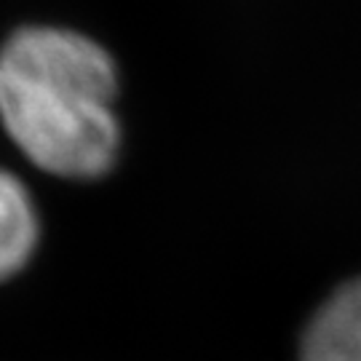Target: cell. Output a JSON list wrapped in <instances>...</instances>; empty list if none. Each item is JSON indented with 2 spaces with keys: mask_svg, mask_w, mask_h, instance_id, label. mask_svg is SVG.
Listing matches in <instances>:
<instances>
[{
  "mask_svg": "<svg viewBox=\"0 0 361 361\" xmlns=\"http://www.w3.org/2000/svg\"><path fill=\"white\" fill-rule=\"evenodd\" d=\"M116 65L99 43L56 27L19 30L0 51V118L35 164L89 180L113 166Z\"/></svg>",
  "mask_w": 361,
  "mask_h": 361,
  "instance_id": "obj_1",
  "label": "cell"
},
{
  "mask_svg": "<svg viewBox=\"0 0 361 361\" xmlns=\"http://www.w3.org/2000/svg\"><path fill=\"white\" fill-rule=\"evenodd\" d=\"M302 361H361V279L337 289L313 316Z\"/></svg>",
  "mask_w": 361,
  "mask_h": 361,
  "instance_id": "obj_2",
  "label": "cell"
},
{
  "mask_svg": "<svg viewBox=\"0 0 361 361\" xmlns=\"http://www.w3.org/2000/svg\"><path fill=\"white\" fill-rule=\"evenodd\" d=\"M38 244V214L25 185L0 169V281L25 265Z\"/></svg>",
  "mask_w": 361,
  "mask_h": 361,
  "instance_id": "obj_3",
  "label": "cell"
}]
</instances>
